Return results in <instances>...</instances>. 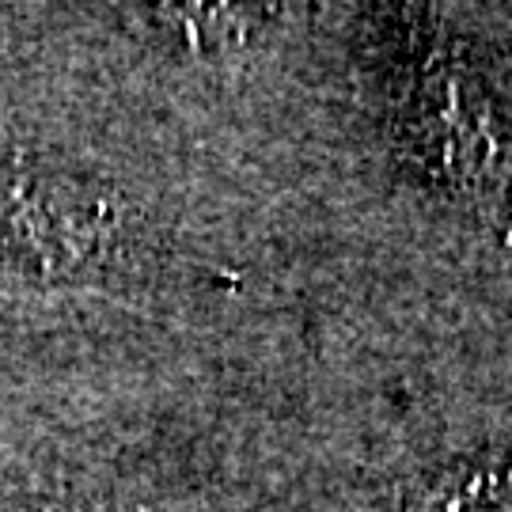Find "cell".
Listing matches in <instances>:
<instances>
[{
    "mask_svg": "<svg viewBox=\"0 0 512 512\" xmlns=\"http://www.w3.org/2000/svg\"><path fill=\"white\" fill-rule=\"evenodd\" d=\"M403 512H512V452L463 456L429 471Z\"/></svg>",
    "mask_w": 512,
    "mask_h": 512,
    "instance_id": "obj_1",
    "label": "cell"
}]
</instances>
